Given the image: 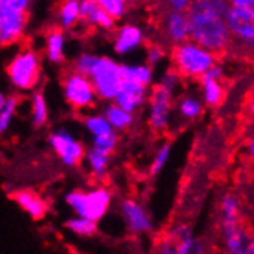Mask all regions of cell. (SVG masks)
<instances>
[{
  "instance_id": "1",
  "label": "cell",
  "mask_w": 254,
  "mask_h": 254,
  "mask_svg": "<svg viewBox=\"0 0 254 254\" xmlns=\"http://www.w3.org/2000/svg\"><path fill=\"white\" fill-rule=\"evenodd\" d=\"M231 5L225 0H196L188 14L190 40L214 54L228 50L233 37L227 25Z\"/></svg>"
},
{
  "instance_id": "2",
  "label": "cell",
  "mask_w": 254,
  "mask_h": 254,
  "mask_svg": "<svg viewBox=\"0 0 254 254\" xmlns=\"http://www.w3.org/2000/svg\"><path fill=\"white\" fill-rule=\"evenodd\" d=\"M173 69L181 77L202 80L206 72L217 65V54L208 51L192 40H187L171 51Z\"/></svg>"
},
{
  "instance_id": "3",
  "label": "cell",
  "mask_w": 254,
  "mask_h": 254,
  "mask_svg": "<svg viewBox=\"0 0 254 254\" xmlns=\"http://www.w3.org/2000/svg\"><path fill=\"white\" fill-rule=\"evenodd\" d=\"M65 202L76 216L99 222L110 211L113 194L105 187H94L91 190H74L65 196Z\"/></svg>"
},
{
  "instance_id": "4",
  "label": "cell",
  "mask_w": 254,
  "mask_h": 254,
  "mask_svg": "<svg viewBox=\"0 0 254 254\" xmlns=\"http://www.w3.org/2000/svg\"><path fill=\"white\" fill-rule=\"evenodd\" d=\"M42 62L33 48L19 50L6 65V77L12 88L19 91H33L40 82Z\"/></svg>"
},
{
  "instance_id": "5",
  "label": "cell",
  "mask_w": 254,
  "mask_h": 254,
  "mask_svg": "<svg viewBox=\"0 0 254 254\" xmlns=\"http://www.w3.org/2000/svg\"><path fill=\"white\" fill-rule=\"evenodd\" d=\"M28 0H2L0 2V43L9 47L20 42L28 25Z\"/></svg>"
},
{
  "instance_id": "6",
  "label": "cell",
  "mask_w": 254,
  "mask_h": 254,
  "mask_svg": "<svg viewBox=\"0 0 254 254\" xmlns=\"http://www.w3.org/2000/svg\"><path fill=\"white\" fill-rule=\"evenodd\" d=\"M89 79L96 88L99 100L114 102L125 82L122 74V64L116 62L114 59L108 56H99L91 74H89Z\"/></svg>"
},
{
  "instance_id": "7",
  "label": "cell",
  "mask_w": 254,
  "mask_h": 254,
  "mask_svg": "<svg viewBox=\"0 0 254 254\" xmlns=\"http://www.w3.org/2000/svg\"><path fill=\"white\" fill-rule=\"evenodd\" d=\"M62 91L66 103L76 111L93 108L99 100L91 79L76 71H69L64 76Z\"/></svg>"
},
{
  "instance_id": "8",
  "label": "cell",
  "mask_w": 254,
  "mask_h": 254,
  "mask_svg": "<svg viewBox=\"0 0 254 254\" xmlns=\"http://www.w3.org/2000/svg\"><path fill=\"white\" fill-rule=\"evenodd\" d=\"M48 143L64 165L69 168L79 167L88 153L85 145L65 128H59L50 132Z\"/></svg>"
},
{
  "instance_id": "9",
  "label": "cell",
  "mask_w": 254,
  "mask_h": 254,
  "mask_svg": "<svg viewBox=\"0 0 254 254\" xmlns=\"http://www.w3.org/2000/svg\"><path fill=\"white\" fill-rule=\"evenodd\" d=\"M173 97L174 94L160 85L151 88L148 100V125L153 131L162 132L168 128L171 121Z\"/></svg>"
},
{
  "instance_id": "10",
  "label": "cell",
  "mask_w": 254,
  "mask_h": 254,
  "mask_svg": "<svg viewBox=\"0 0 254 254\" xmlns=\"http://www.w3.org/2000/svg\"><path fill=\"white\" fill-rule=\"evenodd\" d=\"M227 25L233 40L254 51V8H230Z\"/></svg>"
},
{
  "instance_id": "11",
  "label": "cell",
  "mask_w": 254,
  "mask_h": 254,
  "mask_svg": "<svg viewBox=\"0 0 254 254\" xmlns=\"http://www.w3.org/2000/svg\"><path fill=\"white\" fill-rule=\"evenodd\" d=\"M121 214L131 234L142 236L151 233L154 228L153 219L146 208L134 199H125L121 203Z\"/></svg>"
},
{
  "instance_id": "12",
  "label": "cell",
  "mask_w": 254,
  "mask_h": 254,
  "mask_svg": "<svg viewBox=\"0 0 254 254\" xmlns=\"http://www.w3.org/2000/svg\"><path fill=\"white\" fill-rule=\"evenodd\" d=\"M197 239L188 225H177L170 230L157 245V254H190Z\"/></svg>"
},
{
  "instance_id": "13",
  "label": "cell",
  "mask_w": 254,
  "mask_h": 254,
  "mask_svg": "<svg viewBox=\"0 0 254 254\" xmlns=\"http://www.w3.org/2000/svg\"><path fill=\"white\" fill-rule=\"evenodd\" d=\"M145 42L143 29L134 23H125L114 31L113 48L119 56H128L139 50Z\"/></svg>"
},
{
  "instance_id": "14",
  "label": "cell",
  "mask_w": 254,
  "mask_h": 254,
  "mask_svg": "<svg viewBox=\"0 0 254 254\" xmlns=\"http://www.w3.org/2000/svg\"><path fill=\"white\" fill-rule=\"evenodd\" d=\"M162 33L174 47L190 40V20L188 14L167 11L162 17Z\"/></svg>"
},
{
  "instance_id": "15",
  "label": "cell",
  "mask_w": 254,
  "mask_h": 254,
  "mask_svg": "<svg viewBox=\"0 0 254 254\" xmlns=\"http://www.w3.org/2000/svg\"><path fill=\"white\" fill-rule=\"evenodd\" d=\"M149 93L151 91L146 86L132 82H124L121 91H119V94L114 99V103L117 107L124 108L125 111L134 114L149 100Z\"/></svg>"
},
{
  "instance_id": "16",
  "label": "cell",
  "mask_w": 254,
  "mask_h": 254,
  "mask_svg": "<svg viewBox=\"0 0 254 254\" xmlns=\"http://www.w3.org/2000/svg\"><path fill=\"white\" fill-rule=\"evenodd\" d=\"M82 22L89 26L100 28L103 31H116V20L103 9L96 0H82L80 2Z\"/></svg>"
},
{
  "instance_id": "17",
  "label": "cell",
  "mask_w": 254,
  "mask_h": 254,
  "mask_svg": "<svg viewBox=\"0 0 254 254\" xmlns=\"http://www.w3.org/2000/svg\"><path fill=\"white\" fill-rule=\"evenodd\" d=\"M12 199L22 208V210L34 220H42L48 214V203L42 199L37 192L29 190H20L12 194Z\"/></svg>"
},
{
  "instance_id": "18",
  "label": "cell",
  "mask_w": 254,
  "mask_h": 254,
  "mask_svg": "<svg viewBox=\"0 0 254 254\" xmlns=\"http://www.w3.org/2000/svg\"><path fill=\"white\" fill-rule=\"evenodd\" d=\"M223 245L228 254H241L247 253L248 244L251 237L248 236L247 230L241 225V223H234V225H223L220 227Z\"/></svg>"
},
{
  "instance_id": "19",
  "label": "cell",
  "mask_w": 254,
  "mask_h": 254,
  "mask_svg": "<svg viewBox=\"0 0 254 254\" xmlns=\"http://www.w3.org/2000/svg\"><path fill=\"white\" fill-rule=\"evenodd\" d=\"M65 47H66V34L61 28H51L45 34V57L50 64H62L65 61Z\"/></svg>"
},
{
  "instance_id": "20",
  "label": "cell",
  "mask_w": 254,
  "mask_h": 254,
  "mask_svg": "<svg viewBox=\"0 0 254 254\" xmlns=\"http://www.w3.org/2000/svg\"><path fill=\"white\" fill-rule=\"evenodd\" d=\"M56 20L61 29H72L76 25L82 22L80 16V2L79 0H66L62 2L57 8Z\"/></svg>"
},
{
  "instance_id": "21",
  "label": "cell",
  "mask_w": 254,
  "mask_h": 254,
  "mask_svg": "<svg viewBox=\"0 0 254 254\" xmlns=\"http://www.w3.org/2000/svg\"><path fill=\"white\" fill-rule=\"evenodd\" d=\"M122 74L125 82L139 83L146 88L154 82V69L146 64H124Z\"/></svg>"
},
{
  "instance_id": "22",
  "label": "cell",
  "mask_w": 254,
  "mask_h": 254,
  "mask_svg": "<svg viewBox=\"0 0 254 254\" xmlns=\"http://www.w3.org/2000/svg\"><path fill=\"white\" fill-rule=\"evenodd\" d=\"M220 227L241 223V202L231 192L223 194L220 199Z\"/></svg>"
},
{
  "instance_id": "23",
  "label": "cell",
  "mask_w": 254,
  "mask_h": 254,
  "mask_svg": "<svg viewBox=\"0 0 254 254\" xmlns=\"http://www.w3.org/2000/svg\"><path fill=\"white\" fill-rule=\"evenodd\" d=\"M225 97V88L222 80L203 77L200 80V99L206 107H217Z\"/></svg>"
},
{
  "instance_id": "24",
  "label": "cell",
  "mask_w": 254,
  "mask_h": 254,
  "mask_svg": "<svg viewBox=\"0 0 254 254\" xmlns=\"http://www.w3.org/2000/svg\"><path fill=\"white\" fill-rule=\"evenodd\" d=\"M102 114L107 117V121L113 127V129L117 131H125L134 124V114L125 111L124 108L117 107L114 102L105 105V108L102 110Z\"/></svg>"
},
{
  "instance_id": "25",
  "label": "cell",
  "mask_w": 254,
  "mask_h": 254,
  "mask_svg": "<svg viewBox=\"0 0 254 254\" xmlns=\"http://www.w3.org/2000/svg\"><path fill=\"white\" fill-rule=\"evenodd\" d=\"M110 159H111V156L102 154V153L96 151V149L89 148L88 153H86V157H85L88 171L91 173V176L94 179H97V181H102V179H105L107 174H108Z\"/></svg>"
},
{
  "instance_id": "26",
  "label": "cell",
  "mask_w": 254,
  "mask_h": 254,
  "mask_svg": "<svg viewBox=\"0 0 254 254\" xmlns=\"http://www.w3.org/2000/svg\"><path fill=\"white\" fill-rule=\"evenodd\" d=\"M19 105L20 97L17 94H0V131L2 132H5L9 128Z\"/></svg>"
},
{
  "instance_id": "27",
  "label": "cell",
  "mask_w": 254,
  "mask_h": 254,
  "mask_svg": "<svg viewBox=\"0 0 254 254\" xmlns=\"http://www.w3.org/2000/svg\"><path fill=\"white\" fill-rule=\"evenodd\" d=\"M83 127L88 131L89 136H91V139L102 137V136H107V134L114 132L113 127L110 125V122L107 121V117L103 116L102 113L86 114L83 117Z\"/></svg>"
},
{
  "instance_id": "28",
  "label": "cell",
  "mask_w": 254,
  "mask_h": 254,
  "mask_svg": "<svg viewBox=\"0 0 254 254\" xmlns=\"http://www.w3.org/2000/svg\"><path fill=\"white\" fill-rule=\"evenodd\" d=\"M50 108L47 97L42 91H34L31 96V122L36 128H42L48 124Z\"/></svg>"
},
{
  "instance_id": "29",
  "label": "cell",
  "mask_w": 254,
  "mask_h": 254,
  "mask_svg": "<svg viewBox=\"0 0 254 254\" xmlns=\"http://www.w3.org/2000/svg\"><path fill=\"white\" fill-rule=\"evenodd\" d=\"M205 108V103L202 102V99L196 97V96H184L181 100L177 102V111L184 119H197L202 116Z\"/></svg>"
},
{
  "instance_id": "30",
  "label": "cell",
  "mask_w": 254,
  "mask_h": 254,
  "mask_svg": "<svg viewBox=\"0 0 254 254\" xmlns=\"http://www.w3.org/2000/svg\"><path fill=\"white\" fill-rule=\"evenodd\" d=\"M65 227L69 233L76 234L79 237H89V236H94L97 231V222H93L89 219L85 217H69L65 222Z\"/></svg>"
},
{
  "instance_id": "31",
  "label": "cell",
  "mask_w": 254,
  "mask_h": 254,
  "mask_svg": "<svg viewBox=\"0 0 254 254\" xmlns=\"http://www.w3.org/2000/svg\"><path fill=\"white\" fill-rule=\"evenodd\" d=\"M117 143H119V136H117V132L114 131L111 134H107V136L91 139V146H89V148L96 149V151H99L102 154L111 156L116 151Z\"/></svg>"
},
{
  "instance_id": "32",
  "label": "cell",
  "mask_w": 254,
  "mask_h": 254,
  "mask_svg": "<svg viewBox=\"0 0 254 254\" xmlns=\"http://www.w3.org/2000/svg\"><path fill=\"white\" fill-rule=\"evenodd\" d=\"M99 56L93 54V53H82L79 54L72 62V71H76L79 74H83V76H88L91 74L96 62H97Z\"/></svg>"
},
{
  "instance_id": "33",
  "label": "cell",
  "mask_w": 254,
  "mask_h": 254,
  "mask_svg": "<svg viewBox=\"0 0 254 254\" xmlns=\"http://www.w3.org/2000/svg\"><path fill=\"white\" fill-rule=\"evenodd\" d=\"M97 2L116 22L122 20L128 12V5L124 0H97Z\"/></svg>"
},
{
  "instance_id": "34",
  "label": "cell",
  "mask_w": 254,
  "mask_h": 254,
  "mask_svg": "<svg viewBox=\"0 0 254 254\" xmlns=\"http://www.w3.org/2000/svg\"><path fill=\"white\" fill-rule=\"evenodd\" d=\"M171 156V145L170 143H163L157 148V151L153 157V162H151V167H149V174L151 176H156L159 174L163 167L167 165V162Z\"/></svg>"
},
{
  "instance_id": "35",
  "label": "cell",
  "mask_w": 254,
  "mask_h": 254,
  "mask_svg": "<svg viewBox=\"0 0 254 254\" xmlns=\"http://www.w3.org/2000/svg\"><path fill=\"white\" fill-rule=\"evenodd\" d=\"M179 82H181V76H179V74L174 69H168V71H165L160 76L157 85H160L162 88L168 89L170 93L174 94V91H176L177 86H179Z\"/></svg>"
},
{
  "instance_id": "36",
  "label": "cell",
  "mask_w": 254,
  "mask_h": 254,
  "mask_svg": "<svg viewBox=\"0 0 254 254\" xmlns=\"http://www.w3.org/2000/svg\"><path fill=\"white\" fill-rule=\"evenodd\" d=\"M165 56H167V53L163 50V47H160V45H149L146 48V62L145 64L154 68L165 59Z\"/></svg>"
},
{
  "instance_id": "37",
  "label": "cell",
  "mask_w": 254,
  "mask_h": 254,
  "mask_svg": "<svg viewBox=\"0 0 254 254\" xmlns=\"http://www.w3.org/2000/svg\"><path fill=\"white\" fill-rule=\"evenodd\" d=\"M191 3L192 2H188V0H170L168 2V6H170V11H176V12H188L190 8H191Z\"/></svg>"
},
{
  "instance_id": "38",
  "label": "cell",
  "mask_w": 254,
  "mask_h": 254,
  "mask_svg": "<svg viewBox=\"0 0 254 254\" xmlns=\"http://www.w3.org/2000/svg\"><path fill=\"white\" fill-rule=\"evenodd\" d=\"M230 5L233 8H254V0H231Z\"/></svg>"
},
{
  "instance_id": "39",
  "label": "cell",
  "mask_w": 254,
  "mask_h": 254,
  "mask_svg": "<svg viewBox=\"0 0 254 254\" xmlns=\"http://www.w3.org/2000/svg\"><path fill=\"white\" fill-rule=\"evenodd\" d=\"M205 77L216 79V80H222V77H223V68L219 66V65H216L213 69H210V71L206 72V76H205Z\"/></svg>"
},
{
  "instance_id": "40",
  "label": "cell",
  "mask_w": 254,
  "mask_h": 254,
  "mask_svg": "<svg viewBox=\"0 0 254 254\" xmlns=\"http://www.w3.org/2000/svg\"><path fill=\"white\" fill-rule=\"evenodd\" d=\"M190 254H205V248H203V245H202V242H196V245H194V248L191 250V253Z\"/></svg>"
},
{
  "instance_id": "41",
  "label": "cell",
  "mask_w": 254,
  "mask_h": 254,
  "mask_svg": "<svg viewBox=\"0 0 254 254\" xmlns=\"http://www.w3.org/2000/svg\"><path fill=\"white\" fill-rule=\"evenodd\" d=\"M247 148H248V154L254 159V136L248 140V145H247Z\"/></svg>"
},
{
  "instance_id": "42",
  "label": "cell",
  "mask_w": 254,
  "mask_h": 254,
  "mask_svg": "<svg viewBox=\"0 0 254 254\" xmlns=\"http://www.w3.org/2000/svg\"><path fill=\"white\" fill-rule=\"evenodd\" d=\"M248 108L251 113H254V88L251 89V93H250V99H248Z\"/></svg>"
},
{
  "instance_id": "43",
  "label": "cell",
  "mask_w": 254,
  "mask_h": 254,
  "mask_svg": "<svg viewBox=\"0 0 254 254\" xmlns=\"http://www.w3.org/2000/svg\"><path fill=\"white\" fill-rule=\"evenodd\" d=\"M247 254H254V237H251V241L247 248Z\"/></svg>"
},
{
  "instance_id": "44",
  "label": "cell",
  "mask_w": 254,
  "mask_h": 254,
  "mask_svg": "<svg viewBox=\"0 0 254 254\" xmlns=\"http://www.w3.org/2000/svg\"><path fill=\"white\" fill-rule=\"evenodd\" d=\"M241 254H247V253H241Z\"/></svg>"
},
{
  "instance_id": "45",
  "label": "cell",
  "mask_w": 254,
  "mask_h": 254,
  "mask_svg": "<svg viewBox=\"0 0 254 254\" xmlns=\"http://www.w3.org/2000/svg\"><path fill=\"white\" fill-rule=\"evenodd\" d=\"M253 56H254V51H253Z\"/></svg>"
}]
</instances>
